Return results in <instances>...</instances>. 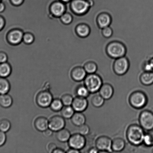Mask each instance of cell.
I'll return each mask as SVG.
<instances>
[{"label": "cell", "mask_w": 153, "mask_h": 153, "mask_svg": "<svg viewBox=\"0 0 153 153\" xmlns=\"http://www.w3.org/2000/svg\"><path fill=\"white\" fill-rule=\"evenodd\" d=\"M71 136L69 130L63 128L57 131L55 137L58 141L66 142L68 141Z\"/></svg>", "instance_id": "603a6c76"}, {"label": "cell", "mask_w": 153, "mask_h": 153, "mask_svg": "<svg viewBox=\"0 0 153 153\" xmlns=\"http://www.w3.org/2000/svg\"><path fill=\"white\" fill-rule=\"evenodd\" d=\"M106 52L110 57L116 59L125 56L127 49L125 46L121 42L113 41L107 45Z\"/></svg>", "instance_id": "7a4b0ae2"}, {"label": "cell", "mask_w": 153, "mask_h": 153, "mask_svg": "<svg viewBox=\"0 0 153 153\" xmlns=\"http://www.w3.org/2000/svg\"><path fill=\"white\" fill-rule=\"evenodd\" d=\"M71 120L72 123L77 127L85 124L86 121V117L82 112H75Z\"/></svg>", "instance_id": "d6986e66"}, {"label": "cell", "mask_w": 153, "mask_h": 153, "mask_svg": "<svg viewBox=\"0 0 153 153\" xmlns=\"http://www.w3.org/2000/svg\"><path fill=\"white\" fill-rule=\"evenodd\" d=\"M97 22L99 26L102 29L110 26L112 22V18L108 13H102L97 17Z\"/></svg>", "instance_id": "e0dca14e"}, {"label": "cell", "mask_w": 153, "mask_h": 153, "mask_svg": "<svg viewBox=\"0 0 153 153\" xmlns=\"http://www.w3.org/2000/svg\"><path fill=\"white\" fill-rule=\"evenodd\" d=\"M0 3H1V0H0Z\"/></svg>", "instance_id": "11a10c76"}, {"label": "cell", "mask_w": 153, "mask_h": 153, "mask_svg": "<svg viewBox=\"0 0 153 153\" xmlns=\"http://www.w3.org/2000/svg\"><path fill=\"white\" fill-rule=\"evenodd\" d=\"M130 64L128 58L122 57L115 59L113 65L114 73L118 76H123L130 69Z\"/></svg>", "instance_id": "5b68a950"}, {"label": "cell", "mask_w": 153, "mask_h": 153, "mask_svg": "<svg viewBox=\"0 0 153 153\" xmlns=\"http://www.w3.org/2000/svg\"><path fill=\"white\" fill-rule=\"evenodd\" d=\"M34 37L33 34L30 33H24L23 41L27 44H31L34 42Z\"/></svg>", "instance_id": "d590c367"}, {"label": "cell", "mask_w": 153, "mask_h": 153, "mask_svg": "<svg viewBox=\"0 0 153 153\" xmlns=\"http://www.w3.org/2000/svg\"><path fill=\"white\" fill-rule=\"evenodd\" d=\"M66 5L59 1L53 3L50 7V11L54 16L60 17L66 11Z\"/></svg>", "instance_id": "9a60e30c"}, {"label": "cell", "mask_w": 153, "mask_h": 153, "mask_svg": "<svg viewBox=\"0 0 153 153\" xmlns=\"http://www.w3.org/2000/svg\"><path fill=\"white\" fill-rule=\"evenodd\" d=\"M87 72L83 67L78 66L72 70L70 76L73 80L76 82L83 81L87 76Z\"/></svg>", "instance_id": "5bb4252c"}, {"label": "cell", "mask_w": 153, "mask_h": 153, "mask_svg": "<svg viewBox=\"0 0 153 153\" xmlns=\"http://www.w3.org/2000/svg\"><path fill=\"white\" fill-rule=\"evenodd\" d=\"M61 116L64 119H70L72 117L75 111L72 106H65L60 111Z\"/></svg>", "instance_id": "4316f807"}, {"label": "cell", "mask_w": 153, "mask_h": 153, "mask_svg": "<svg viewBox=\"0 0 153 153\" xmlns=\"http://www.w3.org/2000/svg\"><path fill=\"white\" fill-rule=\"evenodd\" d=\"M66 151H64L61 148H57L52 152V153H64Z\"/></svg>", "instance_id": "7dc6e473"}, {"label": "cell", "mask_w": 153, "mask_h": 153, "mask_svg": "<svg viewBox=\"0 0 153 153\" xmlns=\"http://www.w3.org/2000/svg\"><path fill=\"white\" fill-rule=\"evenodd\" d=\"M145 133L140 126L137 124H131L127 130V139L131 144L139 146L143 143Z\"/></svg>", "instance_id": "6da1fadb"}, {"label": "cell", "mask_w": 153, "mask_h": 153, "mask_svg": "<svg viewBox=\"0 0 153 153\" xmlns=\"http://www.w3.org/2000/svg\"><path fill=\"white\" fill-rule=\"evenodd\" d=\"M143 143L147 146H153V130L145 133Z\"/></svg>", "instance_id": "1f68e13d"}, {"label": "cell", "mask_w": 153, "mask_h": 153, "mask_svg": "<svg viewBox=\"0 0 153 153\" xmlns=\"http://www.w3.org/2000/svg\"><path fill=\"white\" fill-rule=\"evenodd\" d=\"M142 85L149 86L153 84V71H144L139 78Z\"/></svg>", "instance_id": "ffe728a7"}, {"label": "cell", "mask_w": 153, "mask_h": 153, "mask_svg": "<svg viewBox=\"0 0 153 153\" xmlns=\"http://www.w3.org/2000/svg\"><path fill=\"white\" fill-rule=\"evenodd\" d=\"M125 146V140L121 138H116L112 141V148L114 152H121L123 150Z\"/></svg>", "instance_id": "44dd1931"}, {"label": "cell", "mask_w": 153, "mask_h": 153, "mask_svg": "<svg viewBox=\"0 0 153 153\" xmlns=\"http://www.w3.org/2000/svg\"><path fill=\"white\" fill-rule=\"evenodd\" d=\"M88 102L86 98L77 97L73 99L72 106L75 112H82L87 109Z\"/></svg>", "instance_id": "4fadbf2b"}, {"label": "cell", "mask_w": 153, "mask_h": 153, "mask_svg": "<svg viewBox=\"0 0 153 153\" xmlns=\"http://www.w3.org/2000/svg\"><path fill=\"white\" fill-rule=\"evenodd\" d=\"M53 100V97L50 91L47 90H43L37 94L36 102L40 107L46 108L50 106Z\"/></svg>", "instance_id": "ba28073f"}, {"label": "cell", "mask_w": 153, "mask_h": 153, "mask_svg": "<svg viewBox=\"0 0 153 153\" xmlns=\"http://www.w3.org/2000/svg\"><path fill=\"white\" fill-rule=\"evenodd\" d=\"M61 100L64 106H71L73 102L72 96L69 94H64L61 97Z\"/></svg>", "instance_id": "e575fe53"}, {"label": "cell", "mask_w": 153, "mask_h": 153, "mask_svg": "<svg viewBox=\"0 0 153 153\" xmlns=\"http://www.w3.org/2000/svg\"><path fill=\"white\" fill-rule=\"evenodd\" d=\"M49 120L44 117H39L34 120V125L36 129L43 132L49 128Z\"/></svg>", "instance_id": "ac0fdd59"}, {"label": "cell", "mask_w": 153, "mask_h": 153, "mask_svg": "<svg viewBox=\"0 0 153 153\" xmlns=\"http://www.w3.org/2000/svg\"><path fill=\"white\" fill-rule=\"evenodd\" d=\"M53 132L52 130L49 128H48L47 129L43 131V134L46 137H50L52 136L53 134Z\"/></svg>", "instance_id": "b9f144b4"}, {"label": "cell", "mask_w": 153, "mask_h": 153, "mask_svg": "<svg viewBox=\"0 0 153 153\" xmlns=\"http://www.w3.org/2000/svg\"><path fill=\"white\" fill-rule=\"evenodd\" d=\"M76 32L78 35L82 37H86L90 35L91 29L86 24H80L76 27Z\"/></svg>", "instance_id": "7402d4cb"}, {"label": "cell", "mask_w": 153, "mask_h": 153, "mask_svg": "<svg viewBox=\"0 0 153 153\" xmlns=\"http://www.w3.org/2000/svg\"><path fill=\"white\" fill-rule=\"evenodd\" d=\"M66 125L64 118L60 115H55L49 120V128L53 131H57L64 128Z\"/></svg>", "instance_id": "8fae6325"}, {"label": "cell", "mask_w": 153, "mask_h": 153, "mask_svg": "<svg viewBox=\"0 0 153 153\" xmlns=\"http://www.w3.org/2000/svg\"><path fill=\"white\" fill-rule=\"evenodd\" d=\"M24 33L19 29H14L10 31L7 34V39L9 43L13 45H17L22 42L23 40Z\"/></svg>", "instance_id": "7c38bea8"}, {"label": "cell", "mask_w": 153, "mask_h": 153, "mask_svg": "<svg viewBox=\"0 0 153 153\" xmlns=\"http://www.w3.org/2000/svg\"><path fill=\"white\" fill-rule=\"evenodd\" d=\"M99 93L105 100H109L111 98L114 94L113 87L110 84H103L99 91Z\"/></svg>", "instance_id": "2e32d148"}, {"label": "cell", "mask_w": 153, "mask_h": 153, "mask_svg": "<svg viewBox=\"0 0 153 153\" xmlns=\"http://www.w3.org/2000/svg\"><path fill=\"white\" fill-rule=\"evenodd\" d=\"M87 16H88V15H87Z\"/></svg>", "instance_id": "db71d44e"}, {"label": "cell", "mask_w": 153, "mask_h": 153, "mask_svg": "<svg viewBox=\"0 0 153 153\" xmlns=\"http://www.w3.org/2000/svg\"><path fill=\"white\" fill-rule=\"evenodd\" d=\"M66 153H80V151L79 150L74 149V148H70L67 151H66Z\"/></svg>", "instance_id": "f6af8a7d"}, {"label": "cell", "mask_w": 153, "mask_h": 153, "mask_svg": "<svg viewBox=\"0 0 153 153\" xmlns=\"http://www.w3.org/2000/svg\"><path fill=\"white\" fill-rule=\"evenodd\" d=\"M8 60V56L4 52H0V64L6 62Z\"/></svg>", "instance_id": "ab89813d"}, {"label": "cell", "mask_w": 153, "mask_h": 153, "mask_svg": "<svg viewBox=\"0 0 153 153\" xmlns=\"http://www.w3.org/2000/svg\"><path fill=\"white\" fill-rule=\"evenodd\" d=\"M11 127V123L8 120L2 119L0 120V131L7 132Z\"/></svg>", "instance_id": "d6a6232c"}, {"label": "cell", "mask_w": 153, "mask_h": 153, "mask_svg": "<svg viewBox=\"0 0 153 153\" xmlns=\"http://www.w3.org/2000/svg\"><path fill=\"white\" fill-rule=\"evenodd\" d=\"M77 97L87 98L89 96L90 93L88 90L84 85H80L76 88L75 91Z\"/></svg>", "instance_id": "f546056e"}, {"label": "cell", "mask_w": 153, "mask_h": 153, "mask_svg": "<svg viewBox=\"0 0 153 153\" xmlns=\"http://www.w3.org/2000/svg\"><path fill=\"white\" fill-rule=\"evenodd\" d=\"M60 18L61 22L65 25H69L71 23L73 20V16L67 10H66L65 13Z\"/></svg>", "instance_id": "836d02e7"}, {"label": "cell", "mask_w": 153, "mask_h": 153, "mask_svg": "<svg viewBox=\"0 0 153 153\" xmlns=\"http://www.w3.org/2000/svg\"><path fill=\"white\" fill-rule=\"evenodd\" d=\"M90 128L89 126L86 124H84L83 125L78 127V132L84 136L87 135L90 133Z\"/></svg>", "instance_id": "8d00e7d4"}, {"label": "cell", "mask_w": 153, "mask_h": 153, "mask_svg": "<svg viewBox=\"0 0 153 153\" xmlns=\"http://www.w3.org/2000/svg\"><path fill=\"white\" fill-rule=\"evenodd\" d=\"M63 105L61 99L56 98L52 100L49 107L53 111L58 112L61 111L63 107Z\"/></svg>", "instance_id": "83f0119b"}, {"label": "cell", "mask_w": 153, "mask_h": 153, "mask_svg": "<svg viewBox=\"0 0 153 153\" xmlns=\"http://www.w3.org/2000/svg\"><path fill=\"white\" fill-rule=\"evenodd\" d=\"M149 61L153 69V56L149 60Z\"/></svg>", "instance_id": "681fc988"}, {"label": "cell", "mask_w": 153, "mask_h": 153, "mask_svg": "<svg viewBox=\"0 0 153 153\" xmlns=\"http://www.w3.org/2000/svg\"><path fill=\"white\" fill-rule=\"evenodd\" d=\"M5 25V22L4 19L1 16H0V30L3 29Z\"/></svg>", "instance_id": "7bdbcfd3"}, {"label": "cell", "mask_w": 153, "mask_h": 153, "mask_svg": "<svg viewBox=\"0 0 153 153\" xmlns=\"http://www.w3.org/2000/svg\"><path fill=\"white\" fill-rule=\"evenodd\" d=\"M88 152L90 153H97L99 152V151L96 147H93L90 149Z\"/></svg>", "instance_id": "bcb514c9"}, {"label": "cell", "mask_w": 153, "mask_h": 153, "mask_svg": "<svg viewBox=\"0 0 153 153\" xmlns=\"http://www.w3.org/2000/svg\"><path fill=\"white\" fill-rule=\"evenodd\" d=\"M6 7L3 3H0V13H3L5 10Z\"/></svg>", "instance_id": "c3c4849f"}, {"label": "cell", "mask_w": 153, "mask_h": 153, "mask_svg": "<svg viewBox=\"0 0 153 153\" xmlns=\"http://www.w3.org/2000/svg\"><path fill=\"white\" fill-rule=\"evenodd\" d=\"M112 140L106 136L99 137L96 141V147L99 151V152H112Z\"/></svg>", "instance_id": "9c48e42d"}, {"label": "cell", "mask_w": 153, "mask_h": 153, "mask_svg": "<svg viewBox=\"0 0 153 153\" xmlns=\"http://www.w3.org/2000/svg\"><path fill=\"white\" fill-rule=\"evenodd\" d=\"M7 140V136L5 132L0 131V147L3 146Z\"/></svg>", "instance_id": "f35d334b"}, {"label": "cell", "mask_w": 153, "mask_h": 153, "mask_svg": "<svg viewBox=\"0 0 153 153\" xmlns=\"http://www.w3.org/2000/svg\"><path fill=\"white\" fill-rule=\"evenodd\" d=\"M84 80V85L91 94L98 92L103 84L101 76L95 73L88 74Z\"/></svg>", "instance_id": "3957f363"}, {"label": "cell", "mask_w": 153, "mask_h": 153, "mask_svg": "<svg viewBox=\"0 0 153 153\" xmlns=\"http://www.w3.org/2000/svg\"><path fill=\"white\" fill-rule=\"evenodd\" d=\"M102 34L106 38H110L113 34V31L110 26H108L102 29Z\"/></svg>", "instance_id": "74e56055"}, {"label": "cell", "mask_w": 153, "mask_h": 153, "mask_svg": "<svg viewBox=\"0 0 153 153\" xmlns=\"http://www.w3.org/2000/svg\"><path fill=\"white\" fill-rule=\"evenodd\" d=\"M11 3L15 5L19 6L23 2V0H10Z\"/></svg>", "instance_id": "ee69618b"}, {"label": "cell", "mask_w": 153, "mask_h": 153, "mask_svg": "<svg viewBox=\"0 0 153 153\" xmlns=\"http://www.w3.org/2000/svg\"><path fill=\"white\" fill-rule=\"evenodd\" d=\"M83 67L88 74L95 73L98 70V66L97 64L92 61L87 62L84 65Z\"/></svg>", "instance_id": "f1b7e54d"}, {"label": "cell", "mask_w": 153, "mask_h": 153, "mask_svg": "<svg viewBox=\"0 0 153 153\" xmlns=\"http://www.w3.org/2000/svg\"><path fill=\"white\" fill-rule=\"evenodd\" d=\"M90 7V4L87 0H73L70 4L72 10L77 15L85 14Z\"/></svg>", "instance_id": "8992f818"}, {"label": "cell", "mask_w": 153, "mask_h": 153, "mask_svg": "<svg viewBox=\"0 0 153 153\" xmlns=\"http://www.w3.org/2000/svg\"><path fill=\"white\" fill-rule=\"evenodd\" d=\"M140 126L147 131L153 130V113L149 110L141 112L139 117Z\"/></svg>", "instance_id": "52a82bcc"}, {"label": "cell", "mask_w": 153, "mask_h": 153, "mask_svg": "<svg viewBox=\"0 0 153 153\" xmlns=\"http://www.w3.org/2000/svg\"><path fill=\"white\" fill-rule=\"evenodd\" d=\"M10 88L9 81L6 78L0 77V94H7Z\"/></svg>", "instance_id": "484cf974"}, {"label": "cell", "mask_w": 153, "mask_h": 153, "mask_svg": "<svg viewBox=\"0 0 153 153\" xmlns=\"http://www.w3.org/2000/svg\"><path fill=\"white\" fill-rule=\"evenodd\" d=\"M152 153H153V149L152 150Z\"/></svg>", "instance_id": "f5cc1de1"}, {"label": "cell", "mask_w": 153, "mask_h": 153, "mask_svg": "<svg viewBox=\"0 0 153 153\" xmlns=\"http://www.w3.org/2000/svg\"><path fill=\"white\" fill-rule=\"evenodd\" d=\"M128 100L132 107L136 109H140L146 105L148 99L145 93L138 91H134L130 94Z\"/></svg>", "instance_id": "277c9868"}, {"label": "cell", "mask_w": 153, "mask_h": 153, "mask_svg": "<svg viewBox=\"0 0 153 153\" xmlns=\"http://www.w3.org/2000/svg\"><path fill=\"white\" fill-rule=\"evenodd\" d=\"M105 100L100 94H97L94 96L91 99V103L94 107L100 108L104 105Z\"/></svg>", "instance_id": "4dcf8cb0"}, {"label": "cell", "mask_w": 153, "mask_h": 153, "mask_svg": "<svg viewBox=\"0 0 153 153\" xmlns=\"http://www.w3.org/2000/svg\"><path fill=\"white\" fill-rule=\"evenodd\" d=\"M12 72V67L8 63L6 62L0 64V77H8Z\"/></svg>", "instance_id": "d4e9b609"}, {"label": "cell", "mask_w": 153, "mask_h": 153, "mask_svg": "<svg viewBox=\"0 0 153 153\" xmlns=\"http://www.w3.org/2000/svg\"><path fill=\"white\" fill-rule=\"evenodd\" d=\"M57 148V146L55 143H51L48 145L47 147V149L48 152L52 153L53 151Z\"/></svg>", "instance_id": "60d3db41"}, {"label": "cell", "mask_w": 153, "mask_h": 153, "mask_svg": "<svg viewBox=\"0 0 153 153\" xmlns=\"http://www.w3.org/2000/svg\"><path fill=\"white\" fill-rule=\"evenodd\" d=\"M67 6H70V5H67V6H66V7H67ZM87 17H88V16H87ZM88 24H89V23H88Z\"/></svg>", "instance_id": "816d5d0a"}, {"label": "cell", "mask_w": 153, "mask_h": 153, "mask_svg": "<svg viewBox=\"0 0 153 153\" xmlns=\"http://www.w3.org/2000/svg\"><path fill=\"white\" fill-rule=\"evenodd\" d=\"M13 103V99L7 94H0V106L4 108L11 106Z\"/></svg>", "instance_id": "cb8c5ba5"}, {"label": "cell", "mask_w": 153, "mask_h": 153, "mask_svg": "<svg viewBox=\"0 0 153 153\" xmlns=\"http://www.w3.org/2000/svg\"><path fill=\"white\" fill-rule=\"evenodd\" d=\"M68 144L70 148L80 150L83 149L86 145V140L84 136L79 134L76 133L72 135L69 139Z\"/></svg>", "instance_id": "30bf717a"}, {"label": "cell", "mask_w": 153, "mask_h": 153, "mask_svg": "<svg viewBox=\"0 0 153 153\" xmlns=\"http://www.w3.org/2000/svg\"><path fill=\"white\" fill-rule=\"evenodd\" d=\"M61 1L64 3H68L70 1V0H61Z\"/></svg>", "instance_id": "f907efd6"}]
</instances>
